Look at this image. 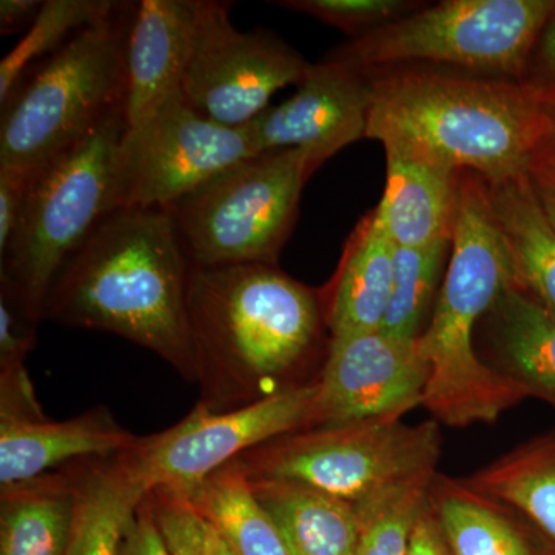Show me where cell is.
Returning <instances> with one entry per match:
<instances>
[{
    "label": "cell",
    "mask_w": 555,
    "mask_h": 555,
    "mask_svg": "<svg viewBox=\"0 0 555 555\" xmlns=\"http://www.w3.org/2000/svg\"><path fill=\"white\" fill-rule=\"evenodd\" d=\"M139 440L104 406L64 422L0 416V485L9 488L57 467L124 454L137 448Z\"/></svg>",
    "instance_id": "15"
},
{
    "label": "cell",
    "mask_w": 555,
    "mask_h": 555,
    "mask_svg": "<svg viewBox=\"0 0 555 555\" xmlns=\"http://www.w3.org/2000/svg\"><path fill=\"white\" fill-rule=\"evenodd\" d=\"M250 483L292 555H356V505L295 481L261 478Z\"/></svg>",
    "instance_id": "21"
},
{
    "label": "cell",
    "mask_w": 555,
    "mask_h": 555,
    "mask_svg": "<svg viewBox=\"0 0 555 555\" xmlns=\"http://www.w3.org/2000/svg\"><path fill=\"white\" fill-rule=\"evenodd\" d=\"M43 2L39 0H2L0 2V35H11L31 27Z\"/></svg>",
    "instance_id": "37"
},
{
    "label": "cell",
    "mask_w": 555,
    "mask_h": 555,
    "mask_svg": "<svg viewBox=\"0 0 555 555\" xmlns=\"http://www.w3.org/2000/svg\"><path fill=\"white\" fill-rule=\"evenodd\" d=\"M366 73V139L488 182L529 173L546 129L531 87L423 65Z\"/></svg>",
    "instance_id": "3"
},
{
    "label": "cell",
    "mask_w": 555,
    "mask_h": 555,
    "mask_svg": "<svg viewBox=\"0 0 555 555\" xmlns=\"http://www.w3.org/2000/svg\"><path fill=\"white\" fill-rule=\"evenodd\" d=\"M430 369L420 338L383 331L331 338L317 379L315 426L403 416L423 404Z\"/></svg>",
    "instance_id": "13"
},
{
    "label": "cell",
    "mask_w": 555,
    "mask_h": 555,
    "mask_svg": "<svg viewBox=\"0 0 555 555\" xmlns=\"http://www.w3.org/2000/svg\"><path fill=\"white\" fill-rule=\"evenodd\" d=\"M276 5L309 14L357 39L418 10L422 3L406 0H286Z\"/></svg>",
    "instance_id": "30"
},
{
    "label": "cell",
    "mask_w": 555,
    "mask_h": 555,
    "mask_svg": "<svg viewBox=\"0 0 555 555\" xmlns=\"http://www.w3.org/2000/svg\"><path fill=\"white\" fill-rule=\"evenodd\" d=\"M78 505L65 555H120L124 537L149 488L129 455L79 462Z\"/></svg>",
    "instance_id": "20"
},
{
    "label": "cell",
    "mask_w": 555,
    "mask_h": 555,
    "mask_svg": "<svg viewBox=\"0 0 555 555\" xmlns=\"http://www.w3.org/2000/svg\"><path fill=\"white\" fill-rule=\"evenodd\" d=\"M196 0H142L127 42V127L181 93L193 39Z\"/></svg>",
    "instance_id": "16"
},
{
    "label": "cell",
    "mask_w": 555,
    "mask_h": 555,
    "mask_svg": "<svg viewBox=\"0 0 555 555\" xmlns=\"http://www.w3.org/2000/svg\"><path fill=\"white\" fill-rule=\"evenodd\" d=\"M189 313L199 356V404L247 406L283 390L328 331L323 295L278 266L230 264L190 272Z\"/></svg>",
    "instance_id": "2"
},
{
    "label": "cell",
    "mask_w": 555,
    "mask_h": 555,
    "mask_svg": "<svg viewBox=\"0 0 555 555\" xmlns=\"http://www.w3.org/2000/svg\"><path fill=\"white\" fill-rule=\"evenodd\" d=\"M36 343V323L0 294V371L25 366Z\"/></svg>",
    "instance_id": "32"
},
{
    "label": "cell",
    "mask_w": 555,
    "mask_h": 555,
    "mask_svg": "<svg viewBox=\"0 0 555 555\" xmlns=\"http://www.w3.org/2000/svg\"><path fill=\"white\" fill-rule=\"evenodd\" d=\"M317 379L247 406L215 412L198 404L178 425L141 437L127 452L149 492L188 495L221 467L278 437L315 426Z\"/></svg>",
    "instance_id": "11"
},
{
    "label": "cell",
    "mask_w": 555,
    "mask_h": 555,
    "mask_svg": "<svg viewBox=\"0 0 555 555\" xmlns=\"http://www.w3.org/2000/svg\"><path fill=\"white\" fill-rule=\"evenodd\" d=\"M255 155L248 124L215 122L196 112L181 91L127 127L116 155L115 210L169 208Z\"/></svg>",
    "instance_id": "10"
},
{
    "label": "cell",
    "mask_w": 555,
    "mask_h": 555,
    "mask_svg": "<svg viewBox=\"0 0 555 555\" xmlns=\"http://www.w3.org/2000/svg\"><path fill=\"white\" fill-rule=\"evenodd\" d=\"M546 129L537 158L547 160L555 167V101L546 102Z\"/></svg>",
    "instance_id": "40"
},
{
    "label": "cell",
    "mask_w": 555,
    "mask_h": 555,
    "mask_svg": "<svg viewBox=\"0 0 555 555\" xmlns=\"http://www.w3.org/2000/svg\"><path fill=\"white\" fill-rule=\"evenodd\" d=\"M429 507L452 555H554L520 514L474 491L462 480L436 476Z\"/></svg>",
    "instance_id": "19"
},
{
    "label": "cell",
    "mask_w": 555,
    "mask_h": 555,
    "mask_svg": "<svg viewBox=\"0 0 555 555\" xmlns=\"http://www.w3.org/2000/svg\"><path fill=\"white\" fill-rule=\"evenodd\" d=\"M554 11L555 0H444L331 54L361 72L423 65L521 82Z\"/></svg>",
    "instance_id": "7"
},
{
    "label": "cell",
    "mask_w": 555,
    "mask_h": 555,
    "mask_svg": "<svg viewBox=\"0 0 555 555\" xmlns=\"http://www.w3.org/2000/svg\"><path fill=\"white\" fill-rule=\"evenodd\" d=\"M521 82L545 104L555 101V11L537 39Z\"/></svg>",
    "instance_id": "33"
},
{
    "label": "cell",
    "mask_w": 555,
    "mask_h": 555,
    "mask_svg": "<svg viewBox=\"0 0 555 555\" xmlns=\"http://www.w3.org/2000/svg\"><path fill=\"white\" fill-rule=\"evenodd\" d=\"M122 5L109 0H46L38 17L0 62V104L43 56H51L83 28L107 20Z\"/></svg>",
    "instance_id": "27"
},
{
    "label": "cell",
    "mask_w": 555,
    "mask_h": 555,
    "mask_svg": "<svg viewBox=\"0 0 555 555\" xmlns=\"http://www.w3.org/2000/svg\"><path fill=\"white\" fill-rule=\"evenodd\" d=\"M120 555H170L147 496L139 506L127 529L120 546Z\"/></svg>",
    "instance_id": "35"
},
{
    "label": "cell",
    "mask_w": 555,
    "mask_h": 555,
    "mask_svg": "<svg viewBox=\"0 0 555 555\" xmlns=\"http://www.w3.org/2000/svg\"><path fill=\"white\" fill-rule=\"evenodd\" d=\"M127 130L126 112L56 158L33 170L16 228L2 259V294L33 323L57 273L94 229L115 211L116 155Z\"/></svg>",
    "instance_id": "6"
},
{
    "label": "cell",
    "mask_w": 555,
    "mask_h": 555,
    "mask_svg": "<svg viewBox=\"0 0 555 555\" xmlns=\"http://www.w3.org/2000/svg\"><path fill=\"white\" fill-rule=\"evenodd\" d=\"M386 150V185L375 215L397 247L451 241L462 171L398 149Z\"/></svg>",
    "instance_id": "17"
},
{
    "label": "cell",
    "mask_w": 555,
    "mask_h": 555,
    "mask_svg": "<svg viewBox=\"0 0 555 555\" xmlns=\"http://www.w3.org/2000/svg\"><path fill=\"white\" fill-rule=\"evenodd\" d=\"M33 171L0 167V254L9 247Z\"/></svg>",
    "instance_id": "34"
},
{
    "label": "cell",
    "mask_w": 555,
    "mask_h": 555,
    "mask_svg": "<svg viewBox=\"0 0 555 555\" xmlns=\"http://www.w3.org/2000/svg\"><path fill=\"white\" fill-rule=\"evenodd\" d=\"M529 179L540 203L555 224V167L553 164L542 158H535L531 169H529Z\"/></svg>",
    "instance_id": "38"
},
{
    "label": "cell",
    "mask_w": 555,
    "mask_h": 555,
    "mask_svg": "<svg viewBox=\"0 0 555 555\" xmlns=\"http://www.w3.org/2000/svg\"><path fill=\"white\" fill-rule=\"evenodd\" d=\"M449 251L451 241L427 247L396 246L392 294L382 326L385 334L406 339L422 337Z\"/></svg>",
    "instance_id": "28"
},
{
    "label": "cell",
    "mask_w": 555,
    "mask_h": 555,
    "mask_svg": "<svg viewBox=\"0 0 555 555\" xmlns=\"http://www.w3.org/2000/svg\"><path fill=\"white\" fill-rule=\"evenodd\" d=\"M460 480L513 507L555 555V433L520 444Z\"/></svg>",
    "instance_id": "25"
},
{
    "label": "cell",
    "mask_w": 555,
    "mask_h": 555,
    "mask_svg": "<svg viewBox=\"0 0 555 555\" xmlns=\"http://www.w3.org/2000/svg\"><path fill=\"white\" fill-rule=\"evenodd\" d=\"M406 555H452L440 524L429 507L427 500L426 509L414 526Z\"/></svg>",
    "instance_id": "36"
},
{
    "label": "cell",
    "mask_w": 555,
    "mask_h": 555,
    "mask_svg": "<svg viewBox=\"0 0 555 555\" xmlns=\"http://www.w3.org/2000/svg\"><path fill=\"white\" fill-rule=\"evenodd\" d=\"M318 167L305 149L258 153L166 208L192 266H278Z\"/></svg>",
    "instance_id": "8"
},
{
    "label": "cell",
    "mask_w": 555,
    "mask_h": 555,
    "mask_svg": "<svg viewBox=\"0 0 555 555\" xmlns=\"http://www.w3.org/2000/svg\"><path fill=\"white\" fill-rule=\"evenodd\" d=\"M184 496L204 520L221 532L236 554L292 555L236 460Z\"/></svg>",
    "instance_id": "26"
},
{
    "label": "cell",
    "mask_w": 555,
    "mask_h": 555,
    "mask_svg": "<svg viewBox=\"0 0 555 555\" xmlns=\"http://www.w3.org/2000/svg\"><path fill=\"white\" fill-rule=\"evenodd\" d=\"M488 315L496 371L555 409V315L518 284L503 292Z\"/></svg>",
    "instance_id": "24"
},
{
    "label": "cell",
    "mask_w": 555,
    "mask_h": 555,
    "mask_svg": "<svg viewBox=\"0 0 555 555\" xmlns=\"http://www.w3.org/2000/svg\"><path fill=\"white\" fill-rule=\"evenodd\" d=\"M396 244L379 225L375 210L358 222L323 295L331 338L382 331L393 281Z\"/></svg>",
    "instance_id": "18"
},
{
    "label": "cell",
    "mask_w": 555,
    "mask_h": 555,
    "mask_svg": "<svg viewBox=\"0 0 555 555\" xmlns=\"http://www.w3.org/2000/svg\"><path fill=\"white\" fill-rule=\"evenodd\" d=\"M76 465L2 488L0 555L67 554L78 505Z\"/></svg>",
    "instance_id": "22"
},
{
    "label": "cell",
    "mask_w": 555,
    "mask_h": 555,
    "mask_svg": "<svg viewBox=\"0 0 555 555\" xmlns=\"http://www.w3.org/2000/svg\"><path fill=\"white\" fill-rule=\"evenodd\" d=\"M147 500L170 555H201L203 518L188 496L155 489Z\"/></svg>",
    "instance_id": "31"
},
{
    "label": "cell",
    "mask_w": 555,
    "mask_h": 555,
    "mask_svg": "<svg viewBox=\"0 0 555 555\" xmlns=\"http://www.w3.org/2000/svg\"><path fill=\"white\" fill-rule=\"evenodd\" d=\"M134 9L122 3L22 78L2 104L0 167L39 169L126 112Z\"/></svg>",
    "instance_id": "5"
},
{
    "label": "cell",
    "mask_w": 555,
    "mask_h": 555,
    "mask_svg": "<svg viewBox=\"0 0 555 555\" xmlns=\"http://www.w3.org/2000/svg\"><path fill=\"white\" fill-rule=\"evenodd\" d=\"M196 2L198 20L182 96L215 122L247 126L269 108L278 90L298 86L310 64L272 33L233 27L229 3Z\"/></svg>",
    "instance_id": "12"
},
{
    "label": "cell",
    "mask_w": 555,
    "mask_h": 555,
    "mask_svg": "<svg viewBox=\"0 0 555 555\" xmlns=\"http://www.w3.org/2000/svg\"><path fill=\"white\" fill-rule=\"evenodd\" d=\"M517 283L505 240L489 203L488 184L473 171L459 181L451 259L422 337L430 374L423 406L452 427L494 423L528 392L488 366L474 347V328L503 292Z\"/></svg>",
    "instance_id": "4"
},
{
    "label": "cell",
    "mask_w": 555,
    "mask_h": 555,
    "mask_svg": "<svg viewBox=\"0 0 555 555\" xmlns=\"http://www.w3.org/2000/svg\"><path fill=\"white\" fill-rule=\"evenodd\" d=\"M203 518V517H201ZM201 555H238L229 545L215 526L203 518V539H201Z\"/></svg>",
    "instance_id": "39"
},
{
    "label": "cell",
    "mask_w": 555,
    "mask_h": 555,
    "mask_svg": "<svg viewBox=\"0 0 555 555\" xmlns=\"http://www.w3.org/2000/svg\"><path fill=\"white\" fill-rule=\"evenodd\" d=\"M486 184L518 286L555 315V224L529 173Z\"/></svg>",
    "instance_id": "23"
},
{
    "label": "cell",
    "mask_w": 555,
    "mask_h": 555,
    "mask_svg": "<svg viewBox=\"0 0 555 555\" xmlns=\"http://www.w3.org/2000/svg\"><path fill=\"white\" fill-rule=\"evenodd\" d=\"M192 268L169 210L112 211L57 273L43 320L119 335L199 383L189 313Z\"/></svg>",
    "instance_id": "1"
},
{
    "label": "cell",
    "mask_w": 555,
    "mask_h": 555,
    "mask_svg": "<svg viewBox=\"0 0 555 555\" xmlns=\"http://www.w3.org/2000/svg\"><path fill=\"white\" fill-rule=\"evenodd\" d=\"M436 476L398 485L356 505L360 516L356 555H406L409 540L426 509Z\"/></svg>",
    "instance_id": "29"
},
{
    "label": "cell",
    "mask_w": 555,
    "mask_h": 555,
    "mask_svg": "<svg viewBox=\"0 0 555 555\" xmlns=\"http://www.w3.org/2000/svg\"><path fill=\"white\" fill-rule=\"evenodd\" d=\"M371 76L331 53L309 65L294 96L248 122L258 153L305 149L324 164L366 138Z\"/></svg>",
    "instance_id": "14"
},
{
    "label": "cell",
    "mask_w": 555,
    "mask_h": 555,
    "mask_svg": "<svg viewBox=\"0 0 555 555\" xmlns=\"http://www.w3.org/2000/svg\"><path fill=\"white\" fill-rule=\"evenodd\" d=\"M440 455L436 420L406 425L400 416H378L287 434L236 462L250 480L295 481L360 505L398 485L436 476Z\"/></svg>",
    "instance_id": "9"
}]
</instances>
